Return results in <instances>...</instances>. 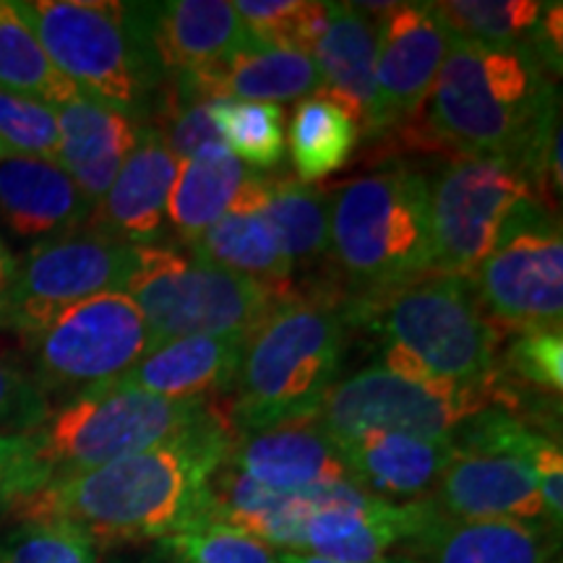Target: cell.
<instances>
[{
    "label": "cell",
    "mask_w": 563,
    "mask_h": 563,
    "mask_svg": "<svg viewBox=\"0 0 563 563\" xmlns=\"http://www.w3.org/2000/svg\"><path fill=\"white\" fill-rule=\"evenodd\" d=\"M422 123L433 150L509 159L534 199L551 211L559 203V87L530 45L490 47L452 37Z\"/></svg>",
    "instance_id": "1"
},
{
    "label": "cell",
    "mask_w": 563,
    "mask_h": 563,
    "mask_svg": "<svg viewBox=\"0 0 563 563\" xmlns=\"http://www.w3.org/2000/svg\"><path fill=\"white\" fill-rule=\"evenodd\" d=\"M230 446L224 415L159 446L42 485L3 506L19 522H60L100 545L165 540L207 522L209 481Z\"/></svg>",
    "instance_id": "2"
},
{
    "label": "cell",
    "mask_w": 563,
    "mask_h": 563,
    "mask_svg": "<svg viewBox=\"0 0 563 563\" xmlns=\"http://www.w3.org/2000/svg\"><path fill=\"white\" fill-rule=\"evenodd\" d=\"M350 321L329 287L282 298L243 344L224 415L230 433L311 420L340 382Z\"/></svg>",
    "instance_id": "3"
},
{
    "label": "cell",
    "mask_w": 563,
    "mask_h": 563,
    "mask_svg": "<svg viewBox=\"0 0 563 563\" xmlns=\"http://www.w3.org/2000/svg\"><path fill=\"white\" fill-rule=\"evenodd\" d=\"M431 188L405 162L329 188L327 285L344 308L431 274Z\"/></svg>",
    "instance_id": "4"
},
{
    "label": "cell",
    "mask_w": 563,
    "mask_h": 563,
    "mask_svg": "<svg viewBox=\"0 0 563 563\" xmlns=\"http://www.w3.org/2000/svg\"><path fill=\"white\" fill-rule=\"evenodd\" d=\"M217 415L214 402H173L121 384L84 391L51 407L45 420L24 433V460L9 501L42 485L180 439Z\"/></svg>",
    "instance_id": "5"
},
{
    "label": "cell",
    "mask_w": 563,
    "mask_h": 563,
    "mask_svg": "<svg viewBox=\"0 0 563 563\" xmlns=\"http://www.w3.org/2000/svg\"><path fill=\"white\" fill-rule=\"evenodd\" d=\"M344 313L350 327H368L439 382L481 386L496 378L504 332L485 316L470 279L426 274Z\"/></svg>",
    "instance_id": "6"
},
{
    "label": "cell",
    "mask_w": 563,
    "mask_h": 563,
    "mask_svg": "<svg viewBox=\"0 0 563 563\" xmlns=\"http://www.w3.org/2000/svg\"><path fill=\"white\" fill-rule=\"evenodd\" d=\"M51 60L87 100L150 123L159 81L141 51L125 3L13 0Z\"/></svg>",
    "instance_id": "7"
},
{
    "label": "cell",
    "mask_w": 563,
    "mask_h": 563,
    "mask_svg": "<svg viewBox=\"0 0 563 563\" xmlns=\"http://www.w3.org/2000/svg\"><path fill=\"white\" fill-rule=\"evenodd\" d=\"M123 292L144 316L150 350L180 336H249L282 300L173 243L136 245Z\"/></svg>",
    "instance_id": "8"
},
{
    "label": "cell",
    "mask_w": 563,
    "mask_h": 563,
    "mask_svg": "<svg viewBox=\"0 0 563 563\" xmlns=\"http://www.w3.org/2000/svg\"><path fill=\"white\" fill-rule=\"evenodd\" d=\"M538 435L540 431L498 407L473 415L454 431L452 454L428 501L452 519L545 522L530 460Z\"/></svg>",
    "instance_id": "9"
},
{
    "label": "cell",
    "mask_w": 563,
    "mask_h": 563,
    "mask_svg": "<svg viewBox=\"0 0 563 563\" xmlns=\"http://www.w3.org/2000/svg\"><path fill=\"white\" fill-rule=\"evenodd\" d=\"M21 342L51 407L118 382L150 352L144 316L123 290L76 302Z\"/></svg>",
    "instance_id": "10"
},
{
    "label": "cell",
    "mask_w": 563,
    "mask_h": 563,
    "mask_svg": "<svg viewBox=\"0 0 563 563\" xmlns=\"http://www.w3.org/2000/svg\"><path fill=\"white\" fill-rule=\"evenodd\" d=\"M470 285L485 316L501 332L561 329L563 235L559 214L538 199L519 201Z\"/></svg>",
    "instance_id": "11"
},
{
    "label": "cell",
    "mask_w": 563,
    "mask_h": 563,
    "mask_svg": "<svg viewBox=\"0 0 563 563\" xmlns=\"http://www.w3.org/2000/svg\"><path fill=\"white\" fill-rule=\"evenodd\" d=\"M488 407H496V378L481 386L415 382L376 363L336 382L311 420L334 443L368 431L452 439Z\"/></svg>",
    "instance_id": "12"
},
{
    "label": "cell",
    "mask_w": 563,
    "mask_h": 563,
    "mask_svg": "<svg viewBox=\"0 0 563 563\" xmlns=\"http://www.w3.org/2000/svg\"><path fill=\"white\" fill-rule=\"evenodd\" d=\"M136 245L84 228L58 241L32 245L0 300V332L34 334L55 316L95 295L123 290Z\"/></svg>",
    "instance_id": "13"
},
{
    "label": "cell",
    "mask_w": 563,
    "mask_h": 563,
    "mask_svg": "<svg viewBox=\"0 0 563 563\" xmlns=\"http://www.w3.org/2000/svg\"><path fill=\"white\" fill-rule=\"evenodd\" d=\"M431 188V274L470 279L519 201L534 199L509 159L454 154L428 178Z\"/></svg>",
    "instance_id": "14"
},
{
    "label": "cell",
    "mask_w": 563,
    "mask_h": 563,
    "mask_svg": "<svg viewBox=\"0 0 563 563\" xmlns=\"http://www.w3.org/2000/svg\"><path fill=\"white\" fill-rule=\"evenodd\" d=\"M449 42L433 3H394L376 19V97L363 125L368 136L422 125Z\"/></svg>",
    "instance_id": "15"
},
{
    "label": "cell",
    "mask_w": 563,
    "mask_h": 563,
    "mask_svg": "<svg viewBox=\"0 0 563 563\" xmlns=\"http://www.w3.org/2000/svg\"><path fill=\"white\" fill-rule=\"evenodd\" d=\"M306 498L311 514L302 530V553L340 563H384L435 511L428 498L391 504L350 481L306 490Z\"/></svg>",
    "instance_id": "16"
},
{
    "label": "cell",
    "mask_w": 563,
    "mask_h": 563,
    "mask_svg": "<svg viewBox=\"0 0 563 563\" xmlns=\"http://www.w3.org/2000/svg\"><path fill=\"white\" fill-rule=\"evenodd\" d=\"M125 16L159 81V91L180 76L214 66L253 45L228 0L125 3Z\"/></svg>",
    "instance_id": "17"
},
{
    "label": "cell",
    "mask_w": 563,
    "mask_h": 563,
    "mask_svg": "<svg viewBox=\"0 0 563 563\" xmlns=\"http://www.w3.org/2000/svg\"><path fill=\"white\" fill-rule=\"evenodd\" d=\"M180 162L173 157L159 131L141 123L139 139L112 180L104 199L91 209L87 228L129 245H165L167 201Z\"/></svg>",
    "instance_id": "18"
},
{
    "label": "cell",
    "mask_w": 563,
    "mask_h": 563,
    "mask_svg": "<svg viewBox=\"0 0 563 563\" xmlns=\"http://www.w3.org/2000/svg\"><path fill=\"white\" fill-rule=\"evenodd\" d=\"M316 95H321V74L311 55L256 42L214 66L180 76L159 91L162 100L180 104L217 100L277 104Z\"/></svg>",
    "instance_id": "19"
},
{
    "label": "cell",
    "mask_w": 563,
    "mask_h": 563,
    "mask_svg": "<svg viewBox=\"0 0 563 563\" xmlns=\"http://www.w3.org/2000/svg\"><path fill=\"white\" fill-rule=\"evenodd\" d=\"M394 555L412 563H559L561 532L522 519L433 517Z\"/></svg>",
    "instance_id": "20"
},
{
    "label": "cell",
    "mask_w": 563,
    "mask_h": 563,
    "mask_svg": "<svg viewBox=\"0 0 563 563\" xmlns=\"http://www.w3.org/2000/svg\"><path fill=\"white\" fill-rule=\"evenodd\" d=\"M224 464L279 493H306L350 481L340 449L316 420L230 433Z\"/></svg>",
    "instance_id": "21"
},
{
    "label": "cell",
    "mask_w": 563,
    "mask_h": 563,
    "mask_svg": "<svg viewBox=\"0 0 563 563\" xmlns=\"http://www.w3.org/2000/svg\"><path fill=\"white\" fill-rule=\"evenodd\" d=\"M91 209L87 196L53 159L0 162V224L19 241L40 245L79 232L87 228Z\"/></svg>",
    "instance_id": "22"
},
{
    "label": "cell",
    "mask_w": 563,
    "mask_h": 563,
    "mask_svg": "<svg viewBox=\"0 0 563 563\" xmlns=\"http://www.w3.org/2000/svg\"><path fill=\"white\" fill-rule=\"evenodd\" d=\"M249 336H180L146 352L118 382L173 402H217L228 394Z\"/></svg>",
    "instance_id": "23"
},
{
    "label": "cell",
    "mask_w": 563,
    "mask_h": 563,
    "mask_svg": "<svg viewBox=\"0 0 563 563\" xmlns=\"http://www.w3.org/2000/svg\"><path fill=\"white\" fill-rule=\"evenodd\" d=\"M336 449L357 488L384 501L410 504L431 496L452 454V439L368 431L340 441Z\"/></svg>",
    "instance_id": "24"
},
{
    "label": "cell",
    "mask_w": 563,
    "mask_h": 563,
    "mask_svg": "<svg viewBox=\"0 0 563 563\" xmlns=\"http://www.w3.org/2000/svg\"><path fill=\"white\" fill-rule=\"evenodd\" d=\"M55 115L60 133L55 165L97 207L136 144L141 123L81 95L55 108Z\"/></svg>",
    "instance_id": "25"
},
{
    "label": "cell",
    "mask_w": 563,
    "mask_h": 563,
    "mask_svg": "<svg viewBox=\"0 0 563 563\" xmlns=\"http://www.w3.org/2000/svg\"><path fill=\"white\" fill-rule=\"evenodd\" d=\"M238 203L258 209L277 232L292 277H323L329 262V188L253 170Z\"/></svg>",
    "instance_id": "26"
},
{
    "label": "cell",
    "mask_w": 563,
    "mask_h": 563,
    "mask_svg": "<svg viewBox=\"0 0 563 563\" xmlns=\"http://www.w3.org/2000/svg\"><path fill=\"white\" fill-rule=\"evenodd\" d=\"M311 58L321 74V97L355 123H368L376 97V19L355 3H327V30Z\"/></svg>",
    "instance_id": "27"
},
{
    "label": "cell",
    "mask_w": 563,
    "mask_h": 563,
    "mask_svg": "<svg viewBox=\"0 0 563 563\" xmlns=\"http://www.w3.org/2000/svg\"><path fill=\"white\" fill-rule=\"evenodd\" d=\"M308 514L311 504L306 493L264 488L224 462L209 481L207 522L235 527L262 540L272 551L302 553V530Z\"/></svg>",
    "instance_id": "28"
},
{
    "label": "cell",
    "mask_w": 563,
    "mask_h": 563,
    "mask_svg": "<svg viewBox=\"0 0 563 563\" xmlns=\"http://www.w3.org/2000/svg\"><path fill=\"white\" fill-rule=\"evenodd\" d=\"M199 262L241 274L279 298L295 292V277L277 232L258 209L232 203V209L186 249Z\"/></svg>",
    "instance_id": "29"
},
{
    "label": "cell",
    "mask_w": 563,
    "mask_h": 563,
    "mask_svg": "<svg viewBox=\"0 0 563 563\" xmlns=\"http://www.w3.org/2000/svg\"><path fill=\"white\" fill-rule=\"evenodd\" d=\"M251 173L224 144L207 146L196 157L180 162L167 201V230L178 249H188L228 214Z\"/></svg>",
    "instance_id": "30"
},
{
    "label": "cell",
    "mask_w": 563,
    "mask_h": 563,
    "mask_svg": "<svg viewBox=\"0 0 563 563\" xmlns=\"http://www.w3.org/2000/svg\"><path fill=\"white\" fill-rule=\"evenodd\" d=\"M0 91L32 97L51 108L79 97L74 84L45 53L32 26L13 9V0H0Z\"/></svg>",
    "instance_id": "31"
},
{
    "label": "cell",
    "mask_w": 563,
    "mask_h": 563,
    "mask_svg": "<svg viewBox=\"0 0 563 563\" xmlns=\"http://www.w3.org/2000/svg\"><path fill=\"white\" fill-rule=\"evenodd\" d=\"M357 123L332 100L316 95L295 108L290 133V159L300 183H313L347 165L357 144Z\"/></svg>",
    "instance_id": "32"
},
{
    "label": "cell",
    "mask_w": 563,
    "mask_h": 563,
    "mask_svg": "<svg viewBox=\"0 0 563 563\" xmlns=\"http://www.w3.org/2000/svg\"><path fill=\"white\" fill-rule=\"evenodd\" d=\"M449 37L490 47L530 45L543 3L538 0H443L433 3Z\"/></svg>",
    "instance_id": "33"
},
{
    "label": "cell",
    "mask_w": 563,
    "mask_h": 563,
    "mask_svg": "<svg viewBox=\"0 0 563 563\" xmlns=\"http://www.w3.org/2000/svg\"><path fill=\"white\" fill-rule=\"evenodd\" d=\"M222 144L249 170H272L287 150L285 110L272 102H209Z\"/></svg>",
    "instance_id": "34"
},
{
    "label": "cell",
    "mask_w": 563,
    "mask_h": 563,
    "mask_svg": "<svg viewBox=\"0 0 563 563\" xmlns=\"http://www.w3.org/2000/svg\"><path fill=\"white\" fill-rule=\"evenodd\" d=\"M256 45L311 55L327 30V3L313 0H238L232 3Z\"/></svg>",
    "instance_id": "35"
},
{
    "label": "cell",
    "mask_w": 563,
    "mask_h": 563,
    "mask_svg": "<svg viewBox=\"0 0 563 563\" xmlns=\"http://www.w3.org/2000/svg\"><path fill=\"white\" fill-rule=\"evenodd\" d=\"M498 378L532 397L561 399L563 391V336L561 329H534L511 340L498 355Z\"/></svg>",
    "instance_id": "36"
},
{
    "label": "cell",
    "mask_w": 563,
    "mask_h": 563,
    "mask_svg": "<svg viewBox=\"0 0 563 563\" xmlns=\"http://www.w3.org/2000/svg\"><path fill=\"white\" fill-rule=\"evenodd\" d=\"M173 563H279L277 551L235 527L203 522L159 540Z\"/></svg>",
    "instance_id": "37"
},
{
    "label": "cell",
    "mask_w": 563,
    "mask_h": 563,
    "mask_svg": "<svg viewBox=\"0 0 563 563\" xmlns=\"http://www.w3.org/2000/svg\"><path fill=\"white\" fill-rule=\"evenodd\" d=\"M0 563H97V545L60 522H21L0 540Z\"/></svg>",
    "instance_id": "38"
},
{
    "label": "cell",
    "mask_w": 563,
    "mask_h": 563,
    "mask_svg": "<svg viewBox=\"0 0 563 563\" xmlns=\"http://www.w3.org/2000/svg\"><path fill=\"white\" fill-rule=\"evenodd\" d=\"M58 115L51 104L0 91V144L11 157L53 159L58 154Z\"/></svg>",
    "instance_id": "39"
},
{
    "label": "cell",
    "mask_w": 563,
    "mask_h": 563,
    "mask_svg": "<svg viewBox=\"0 0 563 563\" xmlns=\"http://www.w3.org/2000/svg\"><path fill=\"white\" fill-rule=\"evenodd\" d=\"M47 412H51V402L26 365L0 352V428L11 433H26L40 426Z\"/></svg>",
    "instance_id": "40"
},
{
    "label": "cell",
    "mask_w": 563,
    "mask_h": 563,
    "mask_svg": "<svg viewBox=\"0 0 563 563\" xmlns=\"http://www.w3.org/2000/svg\"><path fill=\"white\" fill-rule=\"evenodd\" d=\"M532 470L538 477L540 498H543L545 509V522L553 527L555 532H561L563 522V452L559 441L548 439L540 433L532 443Z\"/></svg>",
    "instance_id": "41"
},
{
    "label": "cell",
    "mask_w": 563,
    "mask_h": 563,
    "mask_svg": "<svg viewBox=\"0 0 563 563\" xmlns=\"http://www.w3.org/2000/svg\"><path fill=\"white\" fill-rule=\"evenodd\" d=\"M563 5L561 3H543V13H540L538 26L530 40V47L543 63L548 74L553 79L561 76V60H563Z\"/></svg>",
    "instance_id": "42"
},
{
    "label": "cell",
    "mask_w": 563,
    "mask_h": 563,
    "mask_svg": "<svg viewBox=\"0 0 563 563\" xmlns=\"http://www.w3.org/2000/svg\"><path fill=\"white\" fill-rule=\"evenodd\" d=\"M24 460V433H0V504L9 501Z\"/></svg>",
    "instance_id": "43"
},
{
    "label": "cell",
    "mask_w": 563,
    "mask_h": 563,
    "mask_svg": "<svg viewBox=\"0 0 563 563\" xmlns=\"http://www.w3.org/2000/svg\"><path fill=\"white\" fill-rule=\"evenodd\" d=\"M13 272H16V256H13L9 245L0 238V300H3L5 290H9Z\"/></svg>",
    "instance_id": "44"
},
{
    "label": "cell",
    "mask_w": 563,
    "mask_h": 563,
    "mask_svg": "<svg viewBox=\"0 0 563 563\" xmlns=\"http://www.w3.org/2000/svg\"><path fill=\"white\" fill-rule=\"evenodd\" d=\"M279 555V563H340V561H329V559H321V555H313V553H277Z\"/></svg>",
    "instance_id": "45"
},
{
    "label": "cell",
    "mask_w": 563,
    "mask_h": 563,
    "mask_svg": "<svg viewBox=\"0 0 563 563\" xmlns=\"http://www.w3.org/2000/svg\"><path fill=\"white\" fill-rule=\"evenodd\" d=\"M384 563H412V561H407V559H402V555H389V559H386Z\"/></svg>",
    "instance_id": "46"
},
{
    "label": "cell",
    "mask_w": 563,
    "mask_h": 563,
    "mask_svg": "<svg viewBox=\"0 0 563 563\" xmlns=\"http://www.w3.org/2000/svg\"><path fill=\"white\" fill-rule=\"evenodd\" d=\"M5 157H11V154H9V150H5L3 144H0V162H3Z\"/></svg>",
    "instance_id": "47"
}]
</instances>
